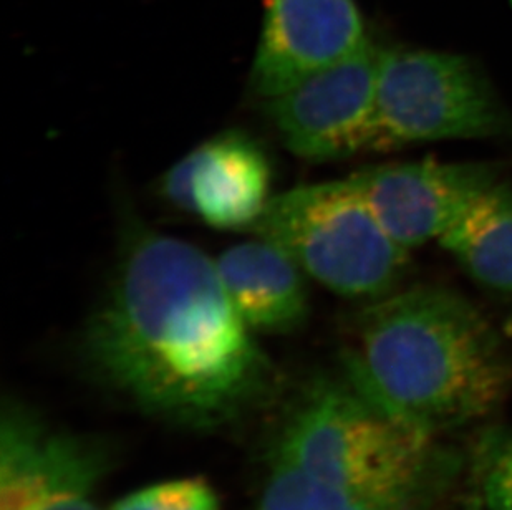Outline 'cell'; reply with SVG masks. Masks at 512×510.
Here are the masks:
<instances>
[{
	"instance_id": "4",
	"label": "cell",
	"mask_w": 512,
	"mask_h": 510,
	"mask_svg": "<svg viewBox=\"0 0 512 510\" xmlns=\"http://www.w3.org/2000/svg\"><path fill=\"white\" fill-rule=\"evenodd\" d=\"M247 231L347 299L387 294L408 264L410 251L385 231L350 178L272 196Z\"/></svg>"
},
{
	"instance_id": "10",
	"label": "cell",
	"mask_w": 512,
	"mask_h": 510,
	"mask_svg": "<svg viewBox=\"0 0 512 510\" xmlns=\"http://www.w3.org/2000/svg\"><path fill=\"white\" fill-rule=\"evenodd\" d=\"M271 164L242 131L214 136L179 159L161 179L173 206L216 229H249L269 203Z\"/></svg>"
},
{
	"instance_id": "12",
	"label": "cell",
	"mask_w": 512,
	"mask_h": 510,
	"mask_svg": "<svg viewBox=\"0 0 512 510\" xmlns=\"http://www.w3.org/2000/svg\"><path fill=\"white\" fill-rule=\"evenodd\" d=\"M464 272L494 292H512V188L498 183L479 196L441 237Z\"/></svg>"
},
{
	"instance_id": "7",
	"label": "cell",
	"mask_w": 512,
	"mask_h": 510,
	"mask_svg": "<svg viewBox=\"0 0 512 510\" xmlns=\"http://www.w3.org/2000/svg\"><path fill=\"white\" fill-rule=\"evenodd\" d=\"M378 55L372 42L342 62L266 100L285 146L299 158L334 161L368 151Z\"/></svg>"
},
{
	"instance_id": "16",
	"label": "cell",
	"mask_w": 512,
	"mask_h": 510,
	"mask_svg": "<svg viewBox=\"0 0 512 510\" xmlns=\"http://www.w3.org/2000/svg\"><path fill=\"white\" fill-rule=\"evenodd\" d=\"M464 510H484L483 501H481V492L478 489H474L473 494L469 496L468 501H466V506H464Z\"/></svg>"
},
{
	"instance_id": "5",
	"label": "cell",
	"mask_w": 512,
	"mask_h": 510,
	"mask_svg": "<svg viewBox=\"0 0 512 510\" xmlns=\"http://www.w3.org/2000/svg\"><path fill=\"white\" fill-rule=\"evenodd\" d=\"M511 128L493 88L468 58L435 50H380L368 151L493 138Z\"/></svg>"
},
{
	"instance_id": "1",
	"label": "cell",
	"mask_w": 512,
	"mask_h": 510,
	"mask_svg": "<svg viewBox=\"0 0 512 510\" xmlns=\"http://www.w3.org/2000/svg\"><path fill=\"white\" fill-rule=\"evenodd\" d=\"M93 373L143 413L213 429L266 396L272 368L201 249L128 227L107 294L88 320Z\"/></svg>"
},
{
	"instance_id": "6",
	"label": "cell",
	"mask_w": 512,
	"mask_h": 510,
	"mask_svg": "<svg viewBox=\"0 0 512 510\" xmlns=\"http://www.w3.org/2000/svg\"><path fill=\"white\" fill-rule=\"evenodd\" d=\"M107 451L45 423L17 403L0 421V510H100Z\"/></svg>"
},
{
	"instance_id": "8",
	"label": "cell",
	"mask_w": 512,
	"mask_h": 510,
	"mask_svg": "<svg viewBox=\"0 0 512 510\" xmlns=\"http://www.w3.org/2000/svg\"><path fill=\"white\" fill-rule=\"evenodd\" d=\"M350 179L385 231L408 251L440 241L499 181L489 164L440 161L373 166Z\"/></svg>"
},
{
	"instance_id": "9",
	"label": "cell",
	"mask_w": 512,
	"mask_h": 510,
	"mask_svg": "<svg viewBox=\"0 0 512 510\" xmlns=\"http://www.w3.org/2000/svg\"><path fill=\"white\" fill-rule=\"evenodd\" d=\"M368 42L355 0H266L252 92L264 100L279 97Z\"/></svg>"
},
{
	"instance_id": "11",
	"label": "cell",
	"mask_w": 512,
	"mask_h": 510,
	"mask_svg": "<svg viewBox=\"0 0 512 510\" xmlns=\"http://www.w3.org/2000/svg\"><path fill=\"white\" fill-rule=\"evenodd\" d=\"M214 262L229 300L252 332L287 333L304 323L305 272L281 247L256 237L229 247Z\"/></svg>"
},
{
	"instance_id": "15",
	"label": "cell",
	"mask_w": 512,
	"mask_h": 510,
	"mask_svg": "<svg viewBox=\"0 0 512 510\" xmlns=\"http://www.w3.org/2000/svg\"><path fill=\"white\" fill-rule=\"evenodd\" d=\"M481 501L484 510H512V434L484 449Z\"/></svg>"
},
{
	"instance_id": "2",
	"label": "cell",
	"mask_w": 512,
	"mask_h": 510,
	"mask_svg": "<svg viewBox=\"0 0 512 510\" xmlns=\"http://www.w3.org/2000/svg\"><path fill=\"white\" fill-rule=\"evenodd\" d=\"M343 376L392 418L440 438L503 405L512 358L471 302L450 290L416 287L360 315Z\"/></svg>"
},
{
	"instance_id": "13",
	"label": "cell",
	"mask_w": 512,
	"mask_h": 510,
	"mask_svg": "<svg viewBox=\"0 0 512 510\" xmlns=\"http://www.w3.org/2000/svg\"><path fill=\"white\" fill-rule=\"evenodd\" d=\"M257 510H388L322 486L297 467L269 456Z\"/></svg>"
},
{
	"instance_id": "3",
	"label": "cell",
	"mask_w": 512,
	"mask_h": 510,
	"mask_svg": "<svg viewBox=\"0 0 512 510\" xmlns=\"http://www.w3.org/2000/svg\"><path fill=\"white\" fill-rule=\"evenodd\" d=\"M438 439L392 418L345 376H317L292 401L269 456L358 501L430 510L456 467Z\"/></svg>"
},
{
	"instance_id": "14",
	"label": "cell",
	"mask_w": 512,
	"mask_h": 510,
	"mask_svg": "<svg viewBox=\"0 0 512 510\" xmlns=\"http://www.w3.org/2000/svg\"><path fill=\"white\" fill-rule=\"evenodd\" d=\"M112 510H219L213 487L198 477L145 487L116 502Z\"/></svg>"
}]
</instances>
